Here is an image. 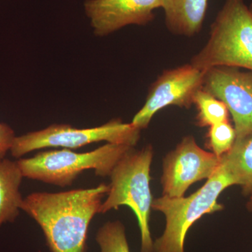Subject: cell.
I'll list each match as a JSON object with an SVG mask.
<instances>
[{
  "instance_id": "obj_5",
  "label": "cell",
  "mask_w": 252,
  "mask_h": 252,
  "mask_svg": "<svg viewBox=\"0 0 252 252\" xmlns=\"http://www.w3.org/2000/svg\"><path fill=\"white\" fill-rule=\"evenodd\" d=\"M134 147L107 143L86 153H77L68 149L44 151L33 157L21 158L16 162L23 177L65 187L72 185L86 170H94L99 177H109L117 162Z\"/></svg>"
},
{
  "instance_id": "obj_12",
  "label": "cell",
  "mask_w": 252,
  "mask_h": 252,
  "mask_svg": "<svg viewBox=\"0 0 252 252\" xmlns=\"http://www.w3.org/2000/svg\"><path fill=\"white\" fill-rule=\"evenodd\" d=\"M23 177L17 162L0 160V227L14 222L19 215L23 200L20 187Z\"/></svg>"
},
{
  "instance_id": "obj_3",
  "label": "cell",
  "mask_w": 252,
  "mask_h": 252,
  "mask_svg": "<svg viewBox=\"0 0 252 252\" xmlns=\"http://www.w3.org/2000/svg\"><path fill=\"white\" fill-rule=\"evenodd\" d=\"M154 157L152 145L135 147L117 162L111 172L107 198L99 214L127 205L137 217L141 235V252H154L149 228L153 196L150 188L151 165Z\"/></svg>"
},
{
  "instance_id": "obj_9",
  "label": "cell",
  "mask_w": 252,
  "mask_h": 252,
  "mask_svg": "<svg viewBox=\"0 0 252 252\" xmlns=\"http://www.w3.org/2000/svg\"><path fill=\"white\" fill-rule=\"evenodd\" d=\"M202 89L226 105L234 122L236 140L252 135V72L215 67L205 71Z\"/></svg>"
},
{
  "instance_id": "obj_7",
  "label": "cell",
  "mask_w": 252,
  "mask_h": 252,
  "mask_svg": "<svg viewBox=\"0 0 252 252\" xmlns=\"http://www.w3.org/2000/svg\"><path fill=\"white\" fill-rule=\"evenodd\" d=\"M220 165V158L199 147L193 136H186L164 158L162 195L180 198L195 182L209 180Z\"/></svg>"
},
{
  "instance_id": "obj_2",
  "label": "cell",
  "mask_w": 252,
  "mask_h": 252,
  "mask_svg": "<svg viewBox=\"0 0 252 252\" xmlns=\"http://www.w3.org/2000/svg\"><path fill=\"white\" fill-rule=\"evenodd\" d=\"M190 63L203 71L232 67L252 72V3L225 0L212 23L206 44Z\"/></svg>"
},
{
  "instance_id": "obj_4",
  "label": "cell",
  "mask_w": 252,
  "mask_h": 252,
  "mask_svg": "<svg viewBox=\"0 0 252 252\" xmlns=\"http://www.w3.org/2000/svg\"><path fill=\"white\" fill-rule=\"evenodd\" d=\"M232 186L233 180L220 163L215 175L192 195L180 198L162 195L154 199L152 210L161 212L165 218V230L154 242V252H185L189 229L204 215L223 210V205L218 203L219 197Z\"/></svg>"
},
{
  "instance_id": "obj_8",
  "label": "cell",
  "mask_w": 252,
  "mask_h": 252,
  "mask_svg": "<svg viewBox=\"0 0 252 252\" xmlns=\"http://www.w3.org/2000/svg\"><path fill=\"white\" fill-rule=\"evenodd\" d=\"M204 74L205 71L190 63L164 71L151 86L145 104L131 124L142 130L147 128L154 115L165 107L190 108L193 104L194 95L203 87Z\"/></svg>"
},
{
  "instance_id": "obj_11",
  "label": "cell",
  "mask_w": 252,
  "mask_h": 252,
  "mask_svg": "<svg viewBox=\"0 0 252 252\" xmlns=\"http://www.w3.org/2000/svg\"><path fill=\"white\" fill-rule=\"evenodd\" d=\"M209 0H161L165 25L172 34L192 36L201 31Z\"/></svg>"
},
{
  "instance_id": "obj_13",
  "label": "cell",
  "mask_w": 252,
  "mask_h": 252,
  "mask_svg": "<svg viewBox=\"0 0 252 252\" xmlns=\"http://www.w3.org/2000/svg\"><path fill=\"white\" fill-rule=\"evenodd\" d=\"M220 163L234 185L239 186L245 196L252 195V135L235 140L231 149L220 158Z\"/></svg>"
},
{
  "instance_id": "obj_10",
  "label": "cell",
  "mask_w": 252,
  "mask_h": 252,
  "mask_svg": "<svg viewBox=\"0 0 252 252\" xmlns=\"http://www.w3.org/2000/svg\"><path fill=\"white\" fill-rule=\"evenodd\" d=\"M161 0H86V14L96 36H104L130 25L154 21Z\"/></svg>"
},
{
  "instance_id": "obj_1",
  "label": "cell",
  "mask_w": 252,
  "mask_h": 252,
  "mask_svg": "<svg viewBox=\"0 0 252 252\" xmlns=\"http://www.w3.org/2000/svg\"><path fill=\"white\" fill-rule=\"evenodd\" d=\"M109 185L59 193L35 192L23 198L21 210L35 220L51 252H85L88 230L99 214Z\"/></svg>"
},
{
  "instance_id": "obj_6",
  "label": "cell",
  "mask_w": 252,
  "mask_h": 252,
  "mask_svg": "<svg viewBox=\"0 0 252 252\" xmlns=\"http://www.w3.org/2000/svg\"><path fill=\"white\" fill-rule=\"evenodd\" d=\"M141 130L131 123L114 119L98 127L77 128L67 124H53L43 130L16 136L11 155L21 158L34 151L46 148L79 149L105 141L107 143L127 144L135 147L140 141Z\"/></svg>"
},
{
  "instance_id": "obj_17",
  "label": "cell",
  "mask_w": 252,
  "mask_h": 252,
  "mask_svg": "<svg viewBox=\"0 0 252 252\" xmlns=\"http://www.w3.org/2000/svg\"><path fill=\"white\" fill-rule=\"evenodd\" d=\"M16 135L8 124L0 123V160L11 151Z\"/></svg>"
},
{
  "instance_id": "obj_18",
  "label": "cell",
  "mask_w": 252,
  "mask_h": 252,
  "mask_svg": "<svg viewBox=\"0 0 252 252\" xmlns=\"http://www.w3.org/2000/svg\"><path fill=\"white\" fill-rule=\"evenodd\" d=\"M247 208H248L249 211L251 212L252 213V195L250 196V200H249L248 203H247Z\"/></svg>"
},
{
  "instance_id": "obj_15",
  "label": "cell",
  "mask_w": 252,
  "mask_h": 252,
  "mask_svg": "<svg viewBox=\"0 0 252 252\" xmlns=\"http://www.w3.org/2000/svg\"><path fill=\"white\" fill-rule=\"evenodd\" d=\"M96 241L100 252H130L125 226L120 220L104 223L97 232Z\"/></svg>"
},
{
  "instance_id": "obj_16",
  "label": "cell",
  "mask_w": 252,
  "mask_h": 252,
  "mask_svg": "<svg viewBox=\"0 0 252 252\" xmlns=\"http://www.w3.org/2000/svg\"><path fill=\"white\" fill-rule=\"evenodd\" d=\"M207 134V145L212 153L220 158L228 153L236 140L234 127L229 121L210 126Z\"/></svg>"
},
{
  "instance_id": "obj_14",
  "label": "cell",
  "mask_w": 252,
  "mask_h": 252,
  "mask_svg": "<svg viewBox=\"0 0 252 252\" xmlns=\"http://www.w3.org/2000/svg\"><path fill=\"white\" fill-rule=\"evenodd\" d=\"M193 104L198 111L195 120L200 127H210L229 121V111L226 105L203 89L194 95Z\"/></svg>"
}]
</instances>
